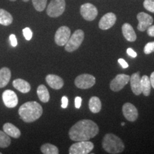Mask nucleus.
I'll return each mask as SVG.
<instances>
[{"label": "nucleus", "mask_w": 154, "mask_h": 154, "mask_svg": "<svg viewBox=\"0 0 154 154\" xmlns=\"http://www.w3.org/2000/svg\"><path fill=\"white\" fill-rule=\"evenodd\" d=\"M11 79V71L7 67L0 69V88L5 87L8 84Z\"/></svg>", "instance_id": "aec40b11"}, {"label": "nucleus", "mask_w": 154, "mask_h": 154, "mask_svg": "<svg viewBox=\"0 0 154 154\" xmlns=\"http://www.w3.org/2000/svg\"><path fill=\"white\" fill-rule=\"evenodd\" d=\"M122 32L125 38L128 42H135L136 40V34L130 24L125 23L122 26Z\"/></svg>", "instance_id": "f3484780"}, {"label": "nucleus", "mask_w": 154, "mask_h": 154, "mask_svg": "<svg viewBox=\"0 0 154 154\" xmlns=\"http://www.w3.org/2000/svg\"><path fill=\"white\" fill-rule=\"evenodd\" d=\"M3 130L8 136L12 138H18L21 136V131L19 128L11 123H6L3 126Z\"/></svg>", "instance_id": "6ab92c4d"}, {"label": "nucleus", "mask_w": 154, "mask_h": 154, "mask_svg": "<svg viewBox=\"0 0 154 154\" xmlns=\"http://www.w3.org/2000/svg\"><path fill=\"white\" fill-rule=\"evenodd\" d=\"M12 22L13 17L10 13L5 9H0V24L3 26H9Z\"/></svg>", "instance_id": "b1692460"}, {"label": "nucleus", "mask_w": 154, "mask_h": 154, "mask_svg": "<svg viewBox=\"0 0 154 154\" xmlns=\"http://www.w3.org/2000/svg\"><path fill=\"white\" fill-rule=\"evenodd\" d=\"M138 24L137 29L140 32H144L152 25L153 22V19L151 15L144 12H140L137 15Z\"/></svg>", "instance_id": "9b49d317"}, {"label": "nucleus", "mask_w": 154, "mask_h": 154, "mask_svg": "<svg viewBox=\"0 0 154 154\" xmlns=\"http://www.w3.org/2000/svg\"><path fill=\"white\" fill-rule=\"evenodd\" d=\"M41 151L44 154H58L59 149L57 146L51 143H45L42 146Z\"/></svg>", "instance_id": "393cba45"}, {"label": "nucleus", "mask_w": 154, "mask_h": 154, "mask_svg": "<svg viewBox=\"0 0 154 154\" xmlns=\"http://www.w3.org/2000/svg\"><path fill=\"white\" fill-rule=\"evenodd\" d=\"M123 114L127 120L134 122L138 119V110L135 106L131 103H124L122 108Z\"/></svg>", "instance_id": "f8f14e48"}, {"label": "nucleus", "mask_w": 154, "mask_h": 154, "mask_svg": "<svg viewBox=\"0 0 154 154\" xmlns=\"http://www.w3.org/2000/svg\"><path fill=\"white\" fill-rule=\"evenodd\" d=\"M46 81L51 88L60 89L63 86V81L61 77L54 74H49L46 77Z\"/></svg>", "instance_id": "dca6fc26"}, {"label": "nucleus", "mask_w": 154, "mask_h": 154, "mask_svg": "<svg viewBox=\"0 0 154 154\" xmlns=\"http://www.w3.org/2000/svg\"><path fill=\"white\" fill-rule=\"evenodd\" d=\"M84 32L82 29L76 30L70 36L67 43L65 44V49L68 52H72L78 49L84 41Z\"/></svg>", "instance_id": "20e7f679"}, {"label": "nucleus", "mask_w": 154, "mask_h": 154, "mask_svg": "<svg viewBox=\"0 0 154 154\" xmlns=\"http://www.w3.org/2000/svg\"><path fill=\"white\" fill-rule=\"evenodd\" d=\"M43 113L42 106L36 101H28L21 106L19 114L21 119L26 123L34 122L40 118Z\"/></svg>", "instance_id": "f03ea898"}, {"label": "nucleus", "mask_w": 154, "mask_h": 154, "mask_svg": "<svg viewBox=\"0 0 154 154\" xmlns=\"http://www.w3.org/2000/svg\"><path fill=\"white\" fill-rule=\"evenodd\" d=\"M94 146L92 142L89 140H81L76 141L69 148L70 154H87L92 151Z\"/></svg>", "instance_id": "39448f33"}, {"label": "nucleus", "mask_w": 154, "mask_h": 154, "mask_svg": "<svg viewBox=\"0 0 154 154\" xmlns=\"http://www.w3.org/2000/svg\"><path fill=\"white\" fill-rule=\"evenodd\" d=\"M143 7L146 10L154 13V0H145L143 2Z\"/></svg>", "instance_id": "cd10ccee"}, {"label": "nucleus", "mask_w": 154, "mask_h": 154, "mask_svg": "<svg viewBox=\"0 0 154 154\" xmlns=\"http://www.w3.org/2000/svg\"><path fill=\"white\" fill-rule=\"evenodd\" d=\"M9 41H10V43L13 47H15L17 46V39L16 38V36L14 34H11L9 36Z\"/></svg>", "instance_id": "7c9ffc66"}, {"label": "nucleus", "mask_w": 154, "mask_h": 154, "mask_svg": "<svg viewBox=\"0 0 154 154\" xmlns=\"http://www.w3.org/2000/svg\"><path fill=\"white\" fill-rule=\"evenodd\" d=\"M116 21V17L113 13H107L101 17L99 23V26L102 30H107L112 27L115 24Z\"/></svg>", "instance_id": "4468645a"}, {"label": "nucleus", "mask_w": 154, "mask_h": 154, "mask_svg": "<svg viewBox=\"0 0 154 154\" xmlns=\"http://www.w3.org/2000/svg\"><path fill=\"white\" fill-rule=\"evenodd\" d=\"M143 51L146 54H149L152 52H154V42H149V43L146 44L145 47H144Z\"/></svg>", "instance_id": "c85d7f7f"}, {"label": "nucleus", "mask_w": 154, "mask_h": 154, "mask_svg": "<svg viewBox=\"0 0 154 154\" xmlns=\"http://www.w3.org/2000/svg\"><path fill=\"white\" fill-rule=\"evenodd\" d=\"M65 7V0H51L47 7V13L50 17H58L64 12Z\"/></svg>", "instance_id": "423d86ee"}, {"label": "nucleus", "mask_w": 154, "mask_h": 154, "mask_svg": "<svg viewBox=\"0 0 154 154\" xmlns=\"http://www.w3.org/2000/svg\"><path fill=\"white\" fill-rule=\"evenodd\" d=\"M23 1L25 2H27L29 1V0H23Z\"/></svg>", "instance_id": "58836bf2"}, {"label": "nucleus", "mask_w": 154, "mask_h": 154, "mask_svg": "<svg viewBox=\"0 0 154 154\" xmlns=\"http://www.w3.org/2000/svg\"><path fill=\"white\" fill-rule=\"evenodd\" d=\"M11 138L5 131H0V147L7 148L10 145Z\"/></svg>", "instance_id": "a878e982"}, {"label": "nucleus", "mask_w": 154, "mask_h": 154, "mask_svg": "<svg viewBox=\"0 0 154 154\" xmlns=\"http://www.w3.org/2000/svg\"><path fill=\"white\" fill-rule=\"evenodd\" d=\"M2 100L5 105L8 108H14L18 104L17 95L11 90H6L3 92Z\"/></svg>", "instance_id": "ddd939ff"}, {"label": "nucleus", "mask_w": 154, "mask_h": 154, "mask_svg": "<svg viewBox=\"0 0 154 154\" xmlns=\"http://www.w3.org/2000/svg\"><path fill=\"white\" fill-rule=\"evenodd\" d=\"M130 76L126 74H119L110 83V88L113 91H119L128 84Z\"/></svg>", "instance_id": "9d476101"}, {"label": "nucleus", "mask_w": 154, "mask_h": 154, "mask_svg": "<svg viewBox=\"0 0 154 154\" xmlns=\"http://www.w3.org/2000/svg\"><path fill=\"white\" fill-rule=\"evenodd\" d=\"M124 125H125V124H124V122H122V123H121V126H124Z\"/></svg>", "instance_id": "4c0bfd02"}, {"label": "nucleus", "mask_w": 154, "mask_h": 154, "mask_svg": "<svg viewBox=\"0 0 154 154\" xmlns=\"http://www.w3.org/2000/svg\"><path fill=\"white\" fill-rule=\"evenodd\" d=\"M68 98L65 96H63V97L61 98V107H62L63 109H66L67 106H68Z\"/></svg>", "instance_id": "2f4dec72"}, {"label": "nucleus", "mask_w": 154, "mask_h": 154, "mask_svg": "<svg viewBox=\"0 0 154 154\" xmlns=\"http://www.w3.org/2000/svg\"><path fill=\"white\" fill-rule=\"evenodd\" d=\"M0 154H1V153H0Z\"/></svg>", "instance_id": "a19ab883"}, {"label": "nucleus", "mask_w": 154, "mask_h": 154, "mask_svg": "<svg viewBox=\"0 0 154 154\" xmlns=\"http://www.w3.org/2000/svg\"><path fill=\"white\" fill-rule=\"evenodd\" d=\"M140 79L139 72H136L132 74V76L130 77V82H131V90L135 95H140L142 93L141 90V83H140Z\"/></svg>", "instance_id": "2eb2a0df"}, {"label": "nucleus", "mask_w": 154, "mask_h": 154, "mask_svg": "<svg viewBox=\"0 0 154 154\" xmlns=\"http://www.w3.org/2000/svg\"><path fill=\"white\" fill-rule=\"evenodd\" d=\"M13 86L16 89L23 94H26L30 91L31 86L29 83L22 79H17L13 82Z\"/></svg>", "instance_id": "a211bd4d"}, {"label": "nucleus", "mask_w": 154, "mask_h": 154, "mask_svg": "<svg viewBox=\"0 0 154 154\" xmlns=\"http://www.w3.org/2000/svg\"><path fill=\"white\" fill-rule=\"evenodd\" d=\"M118 61H119V63H120L121 66H122L124 69H126V68H128V63H127L126 61L124 60V59H119V60H118Z\"/></svg>", "instance_id": "c9c22d12"}, {"label": "nucleus", "mask_w": 154, "mask_h": 154, "mask_svg": "<svg viewBox=\"0 0 154 154\" xmlns=\"http://www.w3.org/2000/svg\"><path fill=\"white\" fill-rule=\"evenodd\" d=\"M147 33L149 36L154 37V25H151V26L147 29Z\"/></svg>", "instance_id": "f704fd0d"}, {"label": "nucleus", "mask_w": 154, "mask_h": 154, "mask_svg": "<svg viewBox=\"0 0 154 154\" xmlns=\"http://www.w3.org/2000/svg\"><path fill=\"white\" fill-rule=\"evenodd\" d=\"M126 52L128 55L130 56V57H131L133 58L137 57V54H136V51H135L134 50H133V49H131V48H128V49H127Z\"/></svg>", "instance_id": "72a5a7b5"}, {"label": "nucleus", "mask_w": 154, "mask_h": 154, "mask_svg": "<svg viewBox=\"0 0 154 154\" xmlns=\"http://www.w3.org/2000/svg\"><path fill=\"white\" fill-rule=\"evenodd\" d=\"M150 82H151V84L152 87L154 88V72L151 74V76H150Z\"/></svg>", "instance_id": "e433bc0d"}, {"label": "nucleus", "mask_w": 154, "mask_h": 154, "mask_svg": "<svg viewBox=\"0 0 154 154\" xmlns=\"http://www.w3.org/2000/svg\"><path fill=\"white\" fill-rule=\"evenodd\" d=\"M37 95L40 101L43 103H47L49 101L50 95L48 91L47 88L45 86L42 84L39 85L37 88Z\"/></svg>", "instance_id": "412c9836"}, {"label": "nucleus", "mask_w": 154, "mask_h": 154, "mask_svg": "<svg viewBox=\"0 0 154 154\" xmlns=\"http://www.w3.org/2000/svg\"><path fill=\"white\" fill-rule=\"evenodd\" d=\"M10 1H11V2H14V1H16V0H10Z\"/></svg>", "instance_id": "ea45409f"}, {"label": "nucleus", "mask_w": 154, "mask_h": 154, "mask_svg": "<svg viewBox=\"0 0 154 154\" xmlns=\"http://www.w3.org/2000/svg\"><path fill=\"white\" fill-rule=\"evenodd\" d=\"M140 83H141V90L142 93L144 94V96H148L150 95L151 93V84L150 82V78L146 75H144L140 79Z\"/></svg>", "instance_id": "4be33fe9"}, {"label": "nucleus", "mask_w": 154, "mask_h": 154, "mask_svg": "<svg viewBox=\"0 0 154 154\" xmlns=\"http://www.w3.org/2000/svg\"><path fill=\"white\" fill-rule=\"evenodd\" d=\"M23 34H24L25 38H26V40H27V41H29V40L32 39V35H33L32 30H31L30 28L29 27H26L23 29Z\"/></svg>", "instance_id": "c756f323"}, {"label": "nucleus", "mask_w": 154, "mask_h": 154, "mask_svg": "<svg viewBox=\"0 0 154 154\" xmlns=\"http://www.w3.org/2000/svg\"><path fill=\"white\" fill-rule=\"evenodd\" d=\"M32 3L36 11H42L46 8L47 0H32Z\"/></svg>", "instance_id": "bb28decb"}, {"label": "nucleus", "mask_w": 154, "mask_h": 154, "mask_svg": "<svg viewBox=\"0 0 154 154\" xmlns=\"http://www.w3.org/2000/svg\"><path fill=\"white\" fill-rule=\"evenodd\" d=\"M88 107L92 113H99L101 109V102L96 96L91 97L88 102Z\"/></svg>", "instance_id": "5701e85b"}, {"label": "nucleus", "mask_w": 154, "mask_h": 154, "mask_svg": "<svg viewBox=\"0 0 154 154\" xmlns=\"http://www.w3.org/2000/svg\"><path fill=\"white\" fill-rule=\"evenodd\" d=\"M97 124L89 119H84L76 123L69 131L71 140L74 141L88 140L99 134Z\"/></svg>", "instance_id": "f257e3e1"}, {"label": "nucleus", "mask_w": 154, "mask_h": 154, "mask_svg": "<svg viewBox=\"0 0 154 154\" xmlns=\"http://www.w3.org/2000/svg\"><path fill=\"white\" fill-rule=\"evenodd\" d=\"M102 147L109 153H120L124 150V143L120 138L113 134H107L102 140Z\"/></svg>", "instance_id": "7ed1b4c3"}, {"label": "nucleus", "mask_w": 154, "mask_h": 154, "mask_svg": "<svg viewBox=\"0 0 154 154\" xmlns=\"http://www.w3.org/2000/svg\"><path fill=\"white\" fill-rule=\"evenodd\" d=\"M96 83V79L91 74H81L76 78L74 84L76 87L82 89L90 88L93 86Z\"/></svg>", "instance_id": "0eeeda50"}, {"label": "nucleus", "mask_w": 154, "mask_h": 154, "mask_svg": "<svg viewBox=\"0 0 154 154\" xmlns=\"http://www.w3.org/2000/svg\"><path fill=\"white\" fill-rule=\"evenodd\" d=\"M82 101V98L79 97V96H77V97L75 98V106H76V109H79L81 107Z\"/></svg>", "instance_id": "473e14b6"}, {"label": "nucleus", "mask_w": 154, "mask_h": 154, "mask_svg": "<svg viewBox=\"0 0 154 154\" xmlns=\"http://www.w3.org/2000/svg\"><path fill=\"white\" fill-rule=\"evenodd\" d=\"M80 12L83 18L87 21H93L98 15V10L95 6L90 3L84 4L81 6Z\"/></svg>", "instance_id": "1a4fd4ad"}, {"label": "nucleus", "mask_w": 154, "mask_h": 154, "mask_svg": "<svg viewBox=\"0 0 154 154\" xmlns=\"http://www.w3.org/2000/svg\"><path fill=\"white\" fill-rule=\"evenodd\" d=\"M71 36V30L68 26H62L58 29L55 34L54 40L57 45L63 47L67 43Z\"/></svg>", "instance_id": "6e6552de"}]
</instances>
